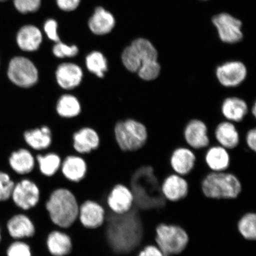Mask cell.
Returning a JSON list of instances; mask_svg holds the SVG:
<instances>
[{
    "label": "cell",
    "mask_w": 256,
    "mask_h": 256,
    "mask_svg": "<svg viewBox=\"0 0 256 256\" xmlns=\"http://www.w3.org/2000/svg\"><path fill=\"white\" fill-rule=\"evenodd\" d=\"M204 158L211 172H226L230 164L228 150L219 145L210 146L204 154Z\"/></svg>",
    "instance_id": "cb8c5ba5"
},
{
    "label": "cell",
    "mask_w": 256,
    "mask_h": 256,
    "mask_svg": "<svg viewBox=\"0 0 256 256\" xmlns=\"http://www.w3.org/2000/svg\"><path fill=\"white\" fill-rule=\"evenodd\" d=\"M8 164L16 174L27 177L36 167V158L30 150L21 148L12 152L8 158Z\"/></svg>",
    "instance_id": "ac0fdd59"
},
{
    "label": "cell",
    "mask_w": 256,
    "mask_h": 256,
    "mask_svg": "<svg viewBox=\"0 0 256 256\" xmlns=\"http://www.w3.org/2000/svg\"><path fill=\"white\" fill-rule=\"evenodd\" d=\"M41 4L40 0H14V5L21 14H27L38 10Z\"/></svg>",
    "instance_id": "d590c367"
},
{
    "label": "cell",
    "mask_w": 256,
    "mask_h": 256,
    "mask_svg": "<svg viewBox=\"0 0 256 256\" xmlns=\"http://www.w3.org/2000/svg\"><path fill=\"white\" fill-rule=\"evenodd\" d=\"M35 158L38 170L44 177L52 178L60 172L62 158L58 154L53 152L37 154Z\"/></svg>",
    "instance_id": "484cf974"
},
{
    "label": "cell",
    "mask_w": 256,
    "mask_h": 256,
    "mask_svg": "<svg viewBox=\"0 0 256 256\" xmlns=\"http://www.w3.org/2000/svg\"><path fill=\"white\" fill-rule=\"evenodd\" d=\"M138 55L142 64L144 62L158 60V52L151 42L138 38L132 42L130 44Z\"/></svg>",
    "instance_id": "83f0119b"
},
{
    "label": "cell",
    "mask_w": 256,
    "mask_h": 256,
    "mask_svg": "<svg viewBox=\"0 0 256 256\" xmlns=\"http://www.w3.org/2000/svg\"><path fill=\"white\" fill-rule=\"evenodd\" d=\"M214 138L219 146L227 150H232L238 146L240 136L235 124L228 120H224L216 126L214 130Z\"/></svg>",
    "instance_id": "603a6c76"
},
{
    "label": "cell",
    "mask_w": 256,
    "mask_h": 256,
    "mask_svg": "<svg viewBox=\"0 0 256 256\" xmlns=\"http://www.w3.org/2000/svg\"><path fill=\"white\" fill-rule=\"evenodd\" d=\"M114 136L122 152H136L145 146L148 134L145 124L133 118H127L115 123Z\"/></svg>",
    "instance_id": "7a4b0ae2"
},
{
    "label": "cell",
    "mask_w": 256,
    "mask_h": 256,
    "mask_svg": "<svg viewBox=\"0 0 256 256\" xmlns=\"http://www.w3.org/2000/svg\"><path fill=\"white\" fill-rule=\"evenodd\" d=\"M137 256H164L162 252L156 246H146L139 252Z\"/></svg>",
    "instance_id": "ab89813d"
},
{
    "label": "cell",
    "mask_w": 256,
    "mask_h": 256,
    "mask_svg": "<svg viewBox=\"0 0 256 256\" xmlns=\"http://www.w3.org/2000/svg\"><path fill=\"white\" fill-rule=\"evenodd\" d=\"M46 247L51 256H67L72 252V238L64 230L54 229L46 236Z\"/></svg>",
    "instance_id": "d6986e66"
},
{
    "label": "cell",
    "mask_w": 256,
    "mask_h": 256,
    "mask_svg": "<svg viewBox=\"0 0 256 256\" xmlns=\"http://www.w3.org/2000/svg\"><path fill=\"white\" fill-rule=\"evenodd\" d=\"M74 152L80 155H88L100 146L101 138L98 131L90 126H83L72 136Z\"/></svg>",
    "instance_id": "7c38bea8"
},
{
    "label": "cell",
    "mask_w": 256,
    "mask_h": 256,
    "mask_svg": "<svg viewBox=\"0 0 256 256\" xmlns=\"http://www.w3.org/2000/svg\"><path fill=\"white\" fill-rule=\"evenodd\" d=\"M115 19L110 12L104 8L99 7L88 22L90 30L98 35H104L110 32L114 27Z\"/></svg>",
    "instance_id": "4316f807"
},
{
    "label": "cell",
    "mask_w": 256,
    "mask_h": 256,
    "mask_svg": "<svg viewBox=\"0 0 256 256\" xmlns=\"http://www.w3.org/2000/svg\"><path fill=\"white\" fill-rule=\"evenodd\" d=\"M52 52L56 57L64 58L76 56L78 53V49L76 46H68L58 42L54 46Z\"/></svg>",
    "instance_id": "e575fe53"
},
{
    "label": "cell",
    "mask_w": 256,
    "mask_h": 256,
    "mask_svg": "<svg viewBox=\"0 0 256 256\" xmlns=\"http://www.w3.org/2000/svg\"><path fill=\"white\" fill-rule=\"evenodd\" d=\"M220 112L226 120L236 124L244 119L250 110L247 102L244 99L236 96H230L222 102Z\"/></svg>",
    "instance_id": "ffe728a7"
},
{
    "label": "cell",
    "mask_w": 256,
    "mask_h": 256,
    "mask_svg": "<svg viewBox=\"0 0 256 256\" xmlns=\"http://www.w3.org/2000/svg\"><path fill=\"white\" fill-rule=\"evenodd\" d=\"M16 41L22 50L32 52L39 49L42 41V35L38 28L26 25L18 32Z\"/></svg>",
    "instance_id": "d4e9b609"
},
{
    "label": "cell",
    "mask_w": 256,
    "mask_h": 256,
    "mask_svg": "<svg viewBox=\"0 0 256 256\" xmlns=\"http://www.w3.org/2000/svg\"><path fill=\"white\" fill-rule=\"evenodd\" d=\"M134 201V195L130 188L118 184L108 192L106 199V208L115 214H124L132 209Z\"/></svg>",
    "instance_id": "30bf717a"
},
{
    "label": "cell",
    "mask_w": 256,
    "mask_h": 256,
    "mask_svg": "<svg viewBox=\"0 0 256 256\" xmlns=\"http://www.w3.org/2000/svg\"><path fill=\"white\" fill-rule=\"evenodd\" d=\"M202 190L208 198L212 199H232L242 190L238 178L227 172H211L202 182Z\"/></svg>",
    "instance_id": "3957f363"
},
{
    "label": "cell",
    "mask_w": 256,
    "mask_h": 256,
    "mask_svg": "<svg viewBox=\"0 0 256 256\" xmlns=\"http://www.w3.org/2000/svg\"><path fill=\"white\" fill-rule=\"evenodd\" d=\"M44 207L50 222L58 229H68L78 220L80 204L68 188H59L52 191Z\"/></svg>",
    "instance_id": "6da1fadb"
},
{
    "label": "cell",
    "mask_w": 256,
    "mask_h": 256,
    "mask_svg": "<svg viewBox=\"0 0 256 256\" xmlns=\"http://www.w3.org/2000/svg\"><path fill=\"white\" fill-rule=\"evenodd\" d=\"M184 136L188 148L194 151L206 150L210 145L208 128L204 121L192 120L186 126Z\"/></svg>",
    "instance_id": "8fae6325"
},
{
    "label": "cell",
    "mask_w": 256,
    "mask_h": 256,
    "mask_svg": "<svg viewBox=\"0 0 256 256\" xmlns=\"http://www.w3.org/2000/svg\"><path fill=\"white\" fill-rule=\"evenodd\" d=\"M80 1L81 0H56V2L62 10L71 12L78 8Z\"/></svg>",
    "instance_id": "74e56055"
},
{
    "label": "cell",
    "mask_w": 256,
    "mask_h": 256,
    "mask_svg": "<svg viewBox=\"0 0 256 256\" xmlns=\"http://www.w3.org/2000/svg\"><path fill=\"white\" fill-rule=\"evenodd\" d=\"M6 256H33L30 246L25 240H12L8 246Z\"/></svg>",
    "instance_id": "d6a6232c"
},
{
    "label": "cell",
    "mask_w": 256,
    "mask_h": 256,
    "mask_svg": "<svg viewBox=\"0 0 256 256\" xmlns=\"http://www.w3.org/2000/svg\"><path fill=\"white\" fill-rule=\"evenodd\" d=\"M106 209L97 201L88 200L80 204L78 222L86 229L96 230L104 226Z\"/></svg>",
    "instance_id": "9c48e42d"
},
{
    "label": "cell",
    "mask_w": 256,
    "mask_h": 256,
    "mask_svg": "<svg viewBox=\"0 0 256 256\" xmlns=\"http://www.w3.org/2000/svg\"><path fill=\"white\" fill-rule=\"evenodd\" d=\"M40 198L38 185L30 178H22L15 183L10 200L19 210L27 212L39 204Z\"/></svg>",
    "instance_id": "8992f818"
},
{
    "label": "cell",
    "mask_w": 256,
    "mask_h": 256,
    "mask_svg": "<svg viewBox=\"0 0 256 256\" xmlns=\"http://www.w3.org/2000/svg\"><path fill=\"white\" fill-rule=\"evenodd\" d=\"M58 24L54 19H49L44 25V30L48 38L56 42H60V37L57 32Z\"/></svg>",
    "instance_id": "8d00e7d4"
},
{
    "label": "cell",
    "mask_w": 256,
    "mask_h": 256,
    "mask_svg": "<svg viewBox=\"0 0 256 256\" xmlns=\"http://www.w3.org/2000/svg\"><path fill=\"white\" fill-rule=\"evenodd\" d=\"M23 138L25 144L34 152L46 151L53 142L52 131L46 124L26 130Z\"/></svg>",
    "instance_id": "2e32d148"
},
{
    "label": "cell",
    "mask_w": 256,
    "mask_h": 256,
    "mask_svg": "<svg viewBox=\"0 0 256 256\" xmlns=\"http://www.w3.org/2000/svg\"><path fill=\"white\" fill-rule=\"evenodd\" d=\"M203 1H206V0H203Z\"/></svg>",
    "instance_id": "7bdbcfd3"
},
{
    "label": "cell",
    "mask_w": 256,
    "mask_h": 256,
    "mask_svg": "<svg viewBox=\"0 0 256 256\" xmlns=\"http://www.w3.org/2000/svg\"><path fill=\"white\" fill-rule=\"evenodd\" d=\"M215 74L220 86L227 88H233L239 87L246 81L248 72L244 63L232 60L218 66Z\"/></svg>",
    "instance_id": "52a82bcc"
},
{
    "label": "cell",
    "mask_w": 256,
    "mask_h": 256,
    "mask_svg": "<svg viewBox=\"0 0 256 256\" xmlns=\"http://www.w3.org/2000/svg\"><path fill=\"white\" fill-rule=\"evenodd\" d=\"M86 64L89 72L98 78H104L108 71L107 60L101 52H92L86 57Z\"/></svg>",
    "instance_id": "f1b7e54d"
},
{
    "label": "cell",
    "mask_w": 256,
    "mask_h": 256,
    "mask_svg": "<svg viewBox=\"0 0 256 256\" xmlns=\"http://www.w3.org/2000/svg\"><path fill=\"white\" fill-rule=\"evenodd\" d=\"M55 110L58 116L64 120L78 118L82 112V105L80 99L72 92H64L58 98Z\"/></svg>",
    "instance_id": "44dd1931"
},
{
    "label": "cell",
    "mask_w": 256,
    "mask_h": 256,
    "mask_svg": "<svg viewBox=\"0 0 256 256\" xmlns=\"http://www.w3.org/2000/svg\"><path fill=\"white\" fill-rule=\"evenodd\" d=\"M196 156L194 150L188 146L175 149L170 158L172 171L183 177L190 174L196 164Z\"/></svg>",
    "instance_id": "e0dca14e"
},
{
    "label": "cell",
    "mask_w": 256,
    "mask_h": 256,
    "mask_svg": "<svg viewBox=\"0 0 256 256\" xmlns=\"http://www.w3.org/2000/svg\"><path fill=\"white\" fill-rule=\"evenodd\" d=\"M162 191L168 200H180L186 196L188 193V182L183 176L176 174H172L163 181Z\"/></svg>",
    "instance_id": "7402d4cb"
},
{
    "label": "cell",
    "mask_w": 256,
    "mask_h": 256,
    "mask_svg": "<svg viewBox=\"0 0 256 256\" xmlns=\"http://www.w3.org/2000/svg\"><path fill=\"white\" fill-rule=\"evenodd\" d=\"M121 58L122 62L128 72L136 73L138 71L142 66V60L132 46H128L124 50Z\"/></svg>",
    "instance_id": "1f68e13d"
},
{
    "label": "cell",
    "mask_w": 256,
    "mask_h": 256,
    "mask_svg": "<svg viewBox=\"0 0 256 256\" xmlns=\"http://www.w3.org/2000/svg\"><path fill=\"white\" fill-rule=\"evenodd\" d=\"M88 165L86 159L81 156L73 154L62 159L60 172L67 181L78 184L88 174Z\"/></svg>",
    "instance_id": "9a60e30c"
},
{
    "label": "cell",
    "mask_w": 256,
    "mask_h": 256,
    "mask_svg": "<svg viewBox=\"0 0 256 256\" xmlns=\"http://www.w3.org/2000/svg\"><path fill=\"white\" fill-rule=\"evenodd\" d=\"M6 230L12 240L30 239L36 233L33 220L25 212H19L10 217L6 223Z\"/></svg>",
    "instance_id": "4fadbf2b"
},
{
    "label": "cell",
    "mask_w": 256,
    "mask_h": 256,
    "mask_svg": "<svg viewBox=\"0 0 256 256\" xmlns=\"http://www.w3.org/2000/svg\"><path fill=\"white\" fill-rule=\"evenodd\" d=\"M161 72L162 66L158 60H156L142 63L136 74L140 80L150 82L158 80Z\"/></svg>",
    "instance_id": "4dcf8cb0"
},
{
    "label": "cell",
    "mask_w": 256,
    "mask_h": 256,
    "mask_svg": "<svg viewBox=\"0 0 256 256\" xmlns=\"http://www.w3.org/2000/svg\"><path fill=\"white\" fill-rule=\"evenodd\" d=\"M2 240V229L0 228V242H1Z\"/></svg>",
    "instance_id": "60d3db41"
},
{
    "label": "cell",
    "mask_w": 256,
    "mask_h": 256,
    "mask_svg": "<svg viewBox=\"0 0 256 256\" xmlns=\"http://www.w3.org/2000/svg\"><path fill=\"white\" fill-rule=\"evenodd\" d=\"M212 22L223 42L236 44L242 40V22L238 19L222 12L214 16Z\"/></svg>",
    "instance_id": "ba28073f"
},
{
    "label": "cell",
    "mask_w": 256,
    "mask_h": 256,
    "mask_svg": "<svg viewBox=\"0 0 256 256\" xmlns=\"http://www.w3.org/2000/svg\"><path fill=\"white\" fill-rule=\"evenodd\" d=\"M15 183L7 172L0 171V202L10 200Z\"/></svg>",
    "instance_id": "836d02e7"
},
{
    "label": "cell",
    "mask_w": 256,
    "mask_h": 256,
    "mask_svg": "<svg viewBox=\"0 0 256 256\" xmlns=\"http://www.w3.org/2000/svg\"><path fill=\"white\" fill-rule=\"evenodd\" d=\"M245 142L250 150L256 152V128L248 131L245 136Z\"/></svg>",
    "instance_id": "f35d334b"
},
{
    "label": "cell",
    "mask_w": 256,
    "mask_h": 256,
    "mask_svg": "<svg viewBox=\"0 0 256 256\" xmlns=\"http://www.w3.org/2000/svg\"><path fill=\"white\" fill-rule=\"evenodd\" d=\"M7 74L10 81L22 89L33 88L39 82V72L36 66L24 56H16L10 60Z\"/></svg>",
    "instance_id": "5b68a950"
},
{
    "label": "cell",
    "mask_w": 256,
    "mask_h": 256,
    "mask_svg": "<svg viewBox=\"0 0 256 256\" xmlns=\"http://www.w3.org/2000/svg\"><path fill=\"white\" fill-rule=\"evenodd\" d=\"M82 70L79 66L71 62L60 64L56 72L57 85L63 92H72L81 85Z\"/></svg>",
    "instance_id": "5bb4252c"
},
{
    "label": "cell",
    "mask_w": 256,
    "mask_h": 256,
    "mask_svg": "<svg viewBox=\"0 0 256 256\" xmlns=\"http://www.w3.org/2000/svg\"><path fill=\"white\" fill-rule=\"evenodd\" d=\"M7 1V0H0V2H5Z\"/></svg>",
    "instance_id": "b9f144b4"
},
{
    "label": "cell",
    "mask_w": 256,
    "mask_h": 256,
    "mask_svg": "<svg viewBox=\"0 0 256 256\" xmlns=\"http://www.w3.org/2000/svg\"><path fill=\"white\" fill-rule=\"evenodd\" d=\"M188 240L187 233L180 226L161 224L156 228V247L164 256L180 254L187 245Z\"/></svg>",
    "instance_id": "277c9868"
},
{
    "label": "cell",
    "mask_w": 256,
    "mask_h": 256,
    "mask_svg": "<svg viewBox=\"0 0 256 256\" xmlns=\"http://www.w3.org/2000/svg\"><path fill=\"white\" fill-rule=\"evenodd\" d=\"M238 230L245 239L256 240V214L248 213L243 216L238 222Z\"/></svg>",
    "instance_id": "f546056e"
}]
</instances>
